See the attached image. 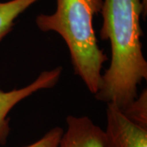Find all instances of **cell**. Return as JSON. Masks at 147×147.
I'll return each instance as SVG.
<instances>
[{
	"label": "cell",
	"mask_w": 147,
	"mask_h": 147,
	"mask_svg": "<svg viewBox=\"0 0 147 147\" xmlns=\"http://www.w3.org/2000/svg\"><path fill=\"white\" fill-rule=\"evenodd\" d=\"M58 147H105L103 129L88 116L69 115Z\"/></svg>",
	"instance_id": "obj_5"
},
{
	"label": "cell",
	"mask_w": 147,
	"mask_h": 147,
	"mask_svg": "<svg viewBox=\"0 0 147 147\" xmlns=\"http://www.w3.org/2000/svg\"><path fill=\"white\" fill-rule=\"evenodd\" d=\"M100 36L109 40L111 61L95 94L124 111L137 97V88L147 79V61L142 52L140 18L146 16L142 0H103Z\"/></svg>",
	"instance_id": "obj_1"
},
{
	"label": "cell",
	"mask_w": 147,
	"mask_h": 147,
	"mask_svg": "<svg viewBox=\"0 0 147 147\" xmlns=\"http://www.w3.org/2000/svg\"><path fill=\"white\" fill-rule=\"evenodd\" d=\"M142 5H143V7H144V11H145V13L146 15V11H147V0H142Z\"/></svg>",
	"instance_id": "obj_9"
},
{
	"label": "cell",
	"mask_w": 147,
	"mask_h": 147,
	"mask_svg": "<svg viewBox=\"0 0 147 147\" xmlns=\"http://www.w3.org/2000/svg\"><path fill=\"white\" fill-rule=\"evenodd\" d=\"M64 130L60 127H53L37 142L25 147H58Z\"/></svg>",
	"instance_id": "obj_8"
},
{
	"label": "cell",
	"mask_w": 147,
	"mask_h": 147,
	"mask_svg": "<svg viewBox=\"0 0 147 147\" xmlns=\"http://www.w3.org/2000/svg\"><path fill=\"white\" fill-rule=\"evenodd\" d=\"M62 67L44 70L35 80L20 89L9 92L0 90V143L5 144L9 135L10 127L7 115L13 107L20 101L39 90L52 88L57 84L61 75Z\"/></svg>",
	"instance_id": "obj_4"
},
{
	"label": "cell",
	"mask_w": 147,
	"mask_h": 147,
	"mask_svg": "<svg viewBox=\"0 0 147 147\" xmlns=\"http://www.w3.org/2000/svg\"><path fill=\"white\" fill-rule=\"evenodd\" d=\"M38 0L0 2V41L11 30L18 16Z\"/></svg>",
	"instance_id": "obj_6"
},
{
	"label": "cell",
	"mask_w": 147,
	"mask_h": 147,
	"mask_svg": "<svg viewBox=\"0 0 147 147\" xmlns=\"http://www.w3.org/2000/svg\"><path fill=\"white\" fill-rule=\"evenodd\" d=\"M103 0H57L51 15L37 16L36 25L43 32L57 33L69 48L74 73L95 95L101 82L102 65L108 57L98 45L93 18L100 12Z\"/></svg>",
	"instance_id": "obj_2"
},
{
	"label": "cell",
	"mask_w": 147,
	"mask_h": 147,
	"mask_svg": "<svg viewBox=\"0 0 147 147\" xmlns=\"http://www.w3.org/2000/svg\"><path fill=\"white\" fill-rule=\"evenodd\" d=\"M105 147H147V128L131 121L115 104H107Z\"/></svg>",
	"instance_id": "obj_3"
},
{
	"label": "cell",
	"mask_w": 147,
	"mask_h": 147,
	"mask_svg": "<svg viewBox=\"0 0 147 147\" xmlns=\"http://www.w3.org/2000/svg\"><path fill=\"white\" fill-rule=\"evenodd\" d=\"M124 115L140 126L147 128V94L145 89L124 111Z\"/></svg>",
	"instance_id": "obj_7"
}]
</instances>
